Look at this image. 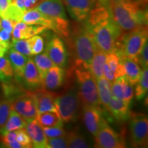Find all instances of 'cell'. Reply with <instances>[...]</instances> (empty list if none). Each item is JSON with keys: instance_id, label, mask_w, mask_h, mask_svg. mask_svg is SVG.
<instances>
[{"instance_id": "1", "label": "cell", "mask_w": 148, "mask_h": 148, "mask_svg": "<svg viewBox=\"0 0 148 148\" xmlns=\"http://www.w3.org/2000/svg\"><path fill=\"white\" fill-rule=\"evenodd\" d=\"M85 21L98 49L106 54L119 50L125 33L111 18L108 8L97 3Z\"/></svg>"}, {"instance_id": "2", "label": "cell", "mask_w": 148, "mask_h": 148, "mask_svg": "<svg viewBox=\"0 0 148 148\" xmlns=\"http://www.w3.org/2000/svg\"><path fill=\"white\" fill-rule=\"evenodd\" d=\"M67 38L74 57L73 66L88 70L97 49L90 29L85 23L75 24Z\"/></svg>"}, {"instance_id": "3", "label": "cell", "mask_w": 148, "mask_h": 148, "mask_svg": "<svg viewBox=\"0 0 148 148\" xmlns=\"http://www.w3.org/2000/svg\"><path fill=\"white\" fill-rule=\"evenodd\" d=\"M108 8L111 18L123 33L147 25V8L131 0H116Z\"/></svg>"}, {"instance_id": "4", "label": "cell", "mask_w": 148, "mask_h": 148, "mask_svg": "<svg viewBox=\"0 0 148 148\" xmlns=\"http://www.w3.org/2000/svg\"><path fill=\"white\" fill-rule=\"evenodd\" d=\"M35 8L52 19L54 24L53 32L60 36H69V21L62 0H42Z\"/></svg>"}, {"instance_id": "5", "label": "cell", "mask_w": 148, "mask_h": 148, "mask_svg": "<svg viewBox=\"0 0 148 148\" xmlns=\"http://www.w3.org/2000/svg\"><path fill=\"white\" fill-rule=\"evenodd\" d=\"M75 77L78 86L77 95L83 106H99L96 79L87 69L76 68Z\"/></svg>"}, {"instance_id": "6", "label": "cell", "mask_w": 148, "mask_h": 148, "mask_svg": "<svg viewBox=\"0 0 148 148\" xmlns=\"http://www.w3.org/2000/svg\"><path fill=\"white\" fill-rule=\"evenodd\" d=\"M147 25L125 33L120 49L116 52L119 57H125L136 61L138 55L147 41Z\"/></svg>"}, {"instance_id": "7", "label": "cell", "mask_w": 148, "mask_h": 148, "mask_svg": "<svg viewBox=\"0 0 148 148\" xmlns=\"http://www.w3.org/2000/svg\"><path fill=\"white\" fill-rule=\"evenodd\" d=\"M56 106L59 116L62 121L73 122L77 119L79 108V99L75 87L69 88L61 95H57Z\"/></svg>"}, {"instance_id": "8", "label": "cell", "mask_w": 148, "mask_h": 148, "mask_svg": "<svg viewBox=\"0 0 148 148\" xmlns=\"http://www.w3.org/2000/svg\"><path fill=\"white\" fill-rule=\"evenodd\" d=\"M130 143L134 147H147L148 119L143 113H130Z\"/></svg>"}, {"instance_id": "9", "label": "cell", "mask_w": 148, "mask_h": 148, "mask_svg": "<svg viewBox=\"0 0 148 148\" xmlns=\"http://www.w3.org/2000/svg\"><path fill=\"white\" fill-rule=\"evenodd\" d=\"M12 109L16 111L26 121L35 119L37 111L33 92L27 91L22 94H17L12 98Z\"/></svg>"}, {"instance_id": "10", "label": "cell", "mask_w": 148, "mask_h": 148, "mask_svg": "<svg viewBox=\"0 0 148 148\" xmlns=\"http://www.w3.org/2000/svg\"><path fill=\"white\" fill-rule=\"evenodd\" d=\"M95 147L99 148L125 147V140L106 123L103 124L95 136Z\"/></svg>"}, {"instance_id": "11", "label": "cell", "mask_w": 148, "mask_h": 148, "mask_svg": "<svg viewBox=\"0 0 148 148\" xmlns=\"http://www.w3.org/2000/svg\"><path fill=\"white\" fill-rule=\"evenodd\" d=\"M69 15L77 22L84 21L97 5L96 0H63Z\"/></svg>"}, {"instance_id": "12", "label": "cell", "mask_w": 148, "mask_h": 148, "mask_svg": "<svg viewBox=\"0 0 148 148\" xmlns=\"http://www.w3.org/2000/svg\"><path fill=\"white\" fill-rule=\"evenodd\" d=\"M45 53L56 66L64 68L66 65L68 53L62 40L58 36H53L48 42Z\"/></svg>"}, {"instance_id": "13", "label": "cell", "mask_w": 148, "mask_h": 148, "mask_svg": "<svg viewBox=\"0 0 148 148\" xmlns=\"http://www.w3.org/2000/svg\"><path fill=\"white\" fill-rule=\"evenodd\" d=\"M83 120L88 132L95 136L106 121L102 117L99 106H84Z\"/></svg>"}, {"instance_id": "14", "label": "cell", "mask_w": 148, "mask_h": 148, "mask_svg": "<svg viewBox=\"0 0 148 148\" xmlns=\"http://www.w3.org/2000/svg\"><path fill=\"white\" fill-rule=\"evenodd\" d=\"M34 96L35 103L37 114L45 112H57L55 99L58 94L42 88V90H37L33 92Z\"/></svg>"}, {"instance_id": "15", "label": "cell", "mask_w": 148, "mask_h": 148, "mask_svg": "<svg viewBox=\"0 0 148 148\" xmlns=\"http://www.w3.org/2000/svg\"><path fill=\"white\" fill-rule=\"evenodd\" d=\"M64 71L63 68L53 66L48 70L42 79L41 86L46 90H53L62 86L64 81Z\"/></svg>"}, {"instance_id": "16", "label": "cell", "mask_w": 148, "mask_h": 148, "mask_svg": "<svg viewBox=\"0 0 148 148\" xmlns=\"http://www.w3.org/2000/svg\"><path fill=\"white\" fill-rule=\"evenodd\" d=\"M25 129L32 140V147L36 148H46L47 147V137L43 132L42 127L37 120L32 119L27 121Z\"/></svg>"}, {"instance_id": "17", "label": "cell", "mask_w": 148, "mask_h": 148, "mask_svg": "<svg viewBox=\"0 0 148 148\" xmlns=\"http://www.w3.org/2000/svg\"><path fill=\"white\" fill-rule=\"evenodd\" d=\"M45 27L39 25H28L23 21L15 23L12 32V40L27 39L46 30Z\"/></svg>"}, {"instance_id": "18", "label": "cell", "mask_w": 148, "mask_h": 148, "mask_svg": "<svg viewBox=\"0 0 148 148\" xmlns=\"http://www.w3.org/2000/svg\"><path fill=\"white\" fill-rule=\"evenodd\" d=\"M28 25H39L45 27L47 29L53 30V22L52 19L45 15L36 8L25 11L24 12L22 21Z\"/></svg>"}, {"instance_id": "19", "label": "cell", "mask_w": 148, "mask_h": 148, "mask_svg": "<svg viewBox=\"0 0 148 148\" xmlns=\"http://www.w3.org/2000/svg\"><path fill=\"white\" fill-rule=\"evenodd\" d=\"M7 54L8 59L13 69L14 75L17 80H21L23 78V70L28 59V56L18 52L12 48L8 49Z\"/></svg>"}, {"instance_id": "20", "label": "cell", "mask_w": 148, "mask_h": 148, "mask_svg": "<svg viewBox=\"0 0 148 148\" xmlns=\"http://www.w3.org/2000/svg\"><path fill=\"white\" fill-rule=\"evenodd\" d=\"M23 82L27 86L31 88L38 87L41 85L39 73L35 65L33 59L28 58L26 64L23 70Z\"/></svg>"}, {"instance_id": "21", "label": "cell", "mask_w": 148, "mask_h": 148, "mask_svg": "<svg viewBox=\"0 0 148 148\" xmlns=\"http://www.w3.org/2000/svg\"><path fill=\"white\" fill-rule=\"evenodd\" d=\"M120 62L125 70V76L131 86L136 85L141 74L142 70L136 61L125 57H119Z\"/></svg>"}, {"instance_id": "22", "label": "cell", "mask_w": 148, "mask_h": 148, "mask_svg": "<svg viewBox=\"0 0 148 148\" xmlns=\"http://www.w3.org/2000/svg\"><path fill=\"white\" fill-rule=\"evenodd\" d=\"M114 118L120 121H125L130 115L129 104L121 99L111 97L108 107L107 108Z\"/></svg>"}, {"instance_id": "23", "label": "cell", "mask_w": 148, "mask_h": 148, "mask_svg": "<svg viewBox=\"0 0 148 148\" xmlns=\"http://www.w3.org/2000/svg\"><path fill=\"white\" fill-rule=\"evenodd\" d=\"M26 123L27 121L16 111L12 109L5 125L0 128V136H3L8 132L16 130L25 128Z\"/></svg>"}, {"instance_id": "24", "label": "cell", "mask_w": 148, "mask_h": 148, "mask_svg": "<svg viewBox=\"0 0 148 148\" xmlns=\"http://www.w3.org/2000/svg\"><path fill=\"white\" fill-rule=\"evenodd\" d=\"M106 53L97 49L92 58L91 63L88 70L96 80L101 77H103V65L106 62Z\"/></svg>"}, {"instance_id": "25", "label": "cell", "mask_w": 148, "mask_h": 148, "mask_svg": "<svg viewBox=\"0 0 148 148\" xmlns=\"http://www.w3.org/2000/svg\"><path fill=\"white\" fill-rule=\"evenodd\" d=\"M96 82L99 103L107 109L111 98V83L104 77L97 79Z\"/></svg>"}, {"instance_id": "26", "label": "cell", "mask_w": 148, "mask_h": 148, "mask_svg": "<svg viewBox=\"0 0 148 148\" xmlns=\"http://www.w3.org/2000/svg\"><path fill=\"white\" fill-rule=\"evenodd\" d=\"M33 61L38 69L42 82L45 73L50 68L55 66V64L45 53H40L38 54H36L33 58Z\"/></svg>"}, {"instance_id": "27", "label": "cell", "mask_w": 148, "mask_h": 148, "mask_svg": "<svg viewBox=\"0 0 148 148\" xmlns=\"http://www.w3.org/2000/svg\"><path fill=\"white\" fill-rule=\"evenodd\" d=\"M36 119L42 127H53L62 125V121L57 112H45L38 114Z\"/></svg>"}, {"instance_id": "28", "label": "cell", "mask_w": 148, "mask_h": 148, "mask_svg": "<svg viewBox=\"0 0 148 148\" xmlns=\"http://www.w3.org/2000/svg\"><path fill=\"white\" fill-rule=\"evenodd\" d=\"M14 77V71L8 58L0 56V81L2 84L11 82Z\"/></svg>"}, {"instance_id": "29", "label": "cell", "mask_w": 148, "mask_h": 148, "mask_svg": "<svg viewBox=\"0 0 148 148\" xmlns=\"http://www.w3.org/2000/svg\"><path fill=\"white\" fill-rule=\"evenodd\" d=\"M65 137L69 148H87L89 147L85 138L76 131H70L66 133Z\"/></svg>"}, {"instance_id": "30", "label": "cell", "mask_w": 148, "mask_h": 148, "mask_svg": "<svg viewBox=\"0 0 148 148\" xmlns=\"http://www.w3.org/2000/svg\"><path fill=\"white\" fill-rule=\"evenodd\" d=\"M135 88V97L138 100L143 99L147 92L148 89V69L147 68L143 69L141 74L136 83Z\"/></svg>"}, {"instance_id": "31", "label": "cell", "mask_w": 148, "mask_h": 148, "mask_svg": "<svg viewBox=\"0 0 148 148\" xmlns=\"http://www.w3.org/2000/svg\"><path fill=\"white\" fill-rule=\"evenodd\" d=\"M24 12H25L22 10L21 8H19L16 5L11 2L8 8L0 14V16L1 18H8L16 23L17 22L22 21Z\"/></svg>"}, {"instance_id": "32", "label": "cell", "mask_w": 148, "mask_h": 148, "mask_svg": "<svg viewBox=\"0 0 148 148\" xmlns=\"http://www.w3.org/2000/svg\"><path fill=\"white\" fill-rule=\"evenodd\" d=\"M31 55H36L41 53L44 49V39L42 37L34 35L27 40Z\"/></svg>"}, {"instance_id": "33", "label": "cell", "mask_w": 148, "mask_h": 148, "mask_svg": "<svg viewBox=\"0 0 148 148\" xmlns=\"http://www.w3.org/2000/svg\"><path fill=\"white\" fill-rule=\"evenodd\" d=\"M12 110V101L10 99L0 101V128L5 125Z\"/></svg>"}, {"instance_id": "34", "label": "cell", "mask_w": 148, "mask_h": 148, "mask_svg": "<svg viewBox=\"0 0 148 148\" xmlns=\"http://www.w3.org/2000/svg\"><path fill=\"white\" fill-rule=\"evenodd\" d=\"M119 79L121 84L122 93H123V101L130 105L131 101L134 97V91L132 89V86H131L127 82L125 75L118 78Z\"/></svg>"}, {"instance_id": "35", "label": "cell", "mask_w": 148, "mask_h": 148, "mask_svg": "<svg viewBox=\"0 0 148 148\" xmlns=\"http://www.w3.org/2000/svg\"><path fill=\"white\" fill-rule=\"evenodd\" d=\"M18 52L22 53V54L30 56L31 52L28 42L26 40L24 39H18V40H12L10 42V47Z\"/></svg>"}, {"instance_id": "36", "label": "cell", "mask_w": 148, "mask_h": 148, "mask_svg": "<svg viewBox=\"0 0 148 148\" xmlns=\"http://www.w3.org/2000/svg\"><path fill=\"white\" fill-rule=\"evenodd\" d=\"M1 143L5 147L9 148H23L22 145L16 140V130L8 132L3 136H0Z\"/></svg>"}, {"instance_id": "37", "label": "cell", "mask_w": 148, "mask_h": 148, "mask_svg": "<svg viewBox=\"0 0 148 148\" xmlns=\"http://www.w3.org/2000/svg\"><path fill=\"white\" fill-rule=\"evenodd\" d=\"M16 140L18 143L22 145L23 148L33 147L32 140L27 134L26 130L25 128H21L16 130Z\"/></svg>"}, {"instance_id": "38", "label": "cell", "mask_w": 148, "mask_h": 148, "mask_svg": "<svg viewBox=\"0 0 148 148\" xmlns=\"http://www.w3.org/2000/svg\"><path fill=\"white\" fill-rule=\"evenodd\" d=\"M43 132L47 138H56L65 136L66 132L62 125L53 127H42Z\"/></svg>"}, {"instance_id": "39", "label": "cell", "mask_w": 148, "mask_h": 148, "mask_svg": "<svg viewBox=\"0 0 148 148\" xmlns=\"http://www.w3.org/2000/svg\"><path fill=\"white\" fill-rule=\"evenodd\" d=\"M48 148H67V142L65 136L56 138H47Z\"/></svg>"}, {"instance_id": "40", "label": "cell", "mask_w": 148, "mask_h": 148, "mask_svg": "<svg viewBox=\"0 0 148 148\" xmlns=\"http://www.w3.org/2000/svg\"><path fill=\"white\" fill-rule=\"evenodd\" d=\"M41 1L42 0H12V3L25 12L35 8L38 2Z\"/></svg>"}, {"instance_id": "41", "label": "cell", "mask_w": 148, "mask_h": 148, "mask_svg": "<svg viewBox=\"0 0 148 148\" xmlns=\"http://www.w3.org/2000/svg\"><path fill=\"white\" fill-rule=\"evenodd\" d=\"M136 62H137L143 69L147 68L148 66V45L147 41L144 45L143 49L136 58Z\"/></svg>"}, {"instance_id": "42", "label": "cell", "mask_w": 148, "mask_h": 148, "mask_svg": "<svg viewBox=\"0 0 148 148\" xmlns=\"http://www.w3.org/2000/svg\"><path fill=\"white\" fill-rule=\"evenodd\" d=\"M111 97L123 100L121 84L119 79H115L111 83Z\"/></svg>"}, {"instance_id": "43", "label": "cell", "mask_w": 148, "mask_h": 148, "mask_svg": "<svg viewBox=\"0 0 148 148\" xmlns=\"http://www.w3.org/2000/svg\"><path fill=\"white\" fill-rule=\"evenodd\" d=\"M106 62L108 65L111 71L114 73L116 68L117 67L118 64L120 63V59L119 56L115 53H108V54L106 55Z\"/></svg>"}, {"instance_id": "44", "label": "cell", "mask_w": 148, "mask_h": 148, "mask_svg": "<svg viewBox=\"0 0 148 148\" xmlns=\"http://www.w3.org/2000/svg\"><path fill=\"white\" fill-rule=\"evenodd\" d=\"M14 25H15V23L12 21L11 20H9L8 18H1V28L2 29H5V30L8 31V32L12 34Z\"/></svg>"}, {"instance_id": "45", "label": "cell", "mask_w": 148, "mask_h": 148, "mask_svg": "<svg viewBox=\"0 0 148 148\" xmlns=\"http://www.w3.org/2000/svg\"><path fill=\"white\" fill-rule=\"evenodd\" d=\"M103 77L106 78L110 83H112L114 80V73L111 71L110 68L106 62H105L104 65H103Z\"/></svg>"}, {"instance_id": "46", "label": "cell", "mask_w": 148, "mask_h": 148, "mask_svg": "<svg viewBox=\"0 0 148 148\" xmlns=\"http://www.w3.org/2000/svg\"><path fill=\"white\" fill-rule=\"evenodd\" d=\"M10 38H11V33L5 29H1L0 31V42L3 43L10 44Z\"/></svg>"}, {"instance_id": "47", "label": "cell", "mask_w": 148, "mask_h": 148, "mask_svg": "<svg viewBox=\"0 0 148 148\" xmlns=\"http://www.w3.org/2000/svg\"><path fill=\"white\" fill-rule=\"evenodd\" d=\"M123 75H125V70L124 68H123V64L120 62V63L118 64L117 67L116 68L115 71L114 72V79L119 78V77L121 76H123Z\"/></svg>"}, {"instance_id": "48", "label": "cell", "mask_w": 148, "mask_h": 148, "mask_svg": "<svg viewBox=\"0 0 148 148\" xmlns=\"http://www.w3.org/2000/svg\"><path fill=\"white\" fill-rule=\"evenodd\" d=\"M12 2V0H0V14L8 7Z\"/></svg>"}, {"instance_id": "49", "label": "cell", "mask_w": 148, "mask_h": 148, "mask_svg": "<svg viewBox=\"0 0 148 148\" xmlns=\"http://www.w3.org/2000/svg\"><path fill=\"white\" fill-rule=\"evenodd\" d=\"M10 44L3 43L0 42V56H3L5 53L10 49Z\"/></svg>"}, {"instance_id": "50", "label": "cell", "mask_w": 148, "mask_h": 148, "mask_svg": "<svg viewBox=\"0 0 148 148\" xmlns=\"http://www.w3.org/2000/svg\"><path fill=\"white\" fill-rule=\"evenodd\" d=\"M96 1H97V4L100 5L101 6L106 7V8H108L111 3H113L116 0H96Z\"/></svg>"}, {"instance_id": "51", "label": "cell", "mask_w": 148, "mask_h": 148, "mask_svg": "<svg viewBox=\"0 0 148 148\" xmlns=\"http://www.w3.org/2000/svg\"><path fill=\"white\" fill-rule=\"evenodd\" d=\"M131 1H134V2L141 5V6L147 8V0H131Z\"/></svg>"}, {"instance_id": "52", "label": "cell", "mask_w": 148, "mask_h": 148, "mask_svg": "<svg viewBox=\"0 0 148 148\" xmlns=\"http://www.w3.org/2000/svg\"><path fill=\"white\" fill-rule=\"evenodd\" d=\"M0 28H1V19H0Z\"/></svg>"}, {"instance_id": "53", "label": "cell", "mask_w": 148, "mask_h": 148, "mask_svg": "<svg viewBox=\"0 0 148 148\" xmlns=\"http://www.w3.org/2000/svg\"></svg>"}]
</instances>
